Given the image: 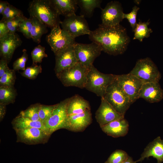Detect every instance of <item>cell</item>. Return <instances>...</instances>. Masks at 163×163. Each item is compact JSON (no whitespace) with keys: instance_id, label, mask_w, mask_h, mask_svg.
<instances>
[{"instance_id":"10","label":"cell","mask_w":163,"mask_h":163,"mask_svg":"<svg viewBox=\"0 0 163 163\" xmlns=\"http://www.w3.org/2000/svg\"><path fill=\"white\" fill-rule=\"evenodd\" d=\"M75 38L68 32L61 29L59 25L51 29L46 37L47 42L54 53L58 51L76 43Z\"/></svg>"},{"instance_id":"16","label":"cell","mask_w":163,"mask_h":163,"mask_svg":"<svg viewBox=\"0 0 163 163\" xmlns=\"http://www.w3.org/2000/svg\"><path fill=\"white\" fill-rule=\"evenodd\" d=\"M22 43L21 39L16 33H9L0 38V55L1 59L5 60L8 63L15 50Z\"/></svg>"},{"instance_id":"36","label":"cell","mask_w":163,"mask_h":163,"mask_svg":"<svg viewBox=\"0 0 163 163\" xmlns=\"http://www.w3.org/2000/svg\"><path fill=\"white\" fill-rule=\"evenodd\" d=\"M139 9V7L135 5L133 8L130 13L127 14L124 13L123 14V19H126L128 20L133 32L137 24L136 16Z\"/></svg>"},{"instance_id":"40","label":"cell","mask_w":163,"mask_h":163,"mask_svg":"<svg viewBox=\"0 0 163 163\" xmlns=\"http://www.w3.org/2000/svg\"><path fill=\"white\" fill-rule=\"evenodd\" d=\"M9 33L5 21H0V38L5 36Z\"/></svg>"},{"instance_id":"42","label":"cell","mask_w":163,"mask_h":163,"mask_svg":"<svg viewBox=\"0 0 163 163\" xmlns=\"http://www.w3.org/2000/svg\"><path fill=\"white\" fill-rule=\"evenodd\" d=\"M9 3L7 1H0V14H2Z\"/></svg>"},{"instance_id":"1","label":"cell","mask_w":163,"mask_h":163,"mask_svg":"<svg viewBox=\"0 0 163 163\" xmlns=\"http://www.w3.org/2000/svg\"><path fill=\"white\" fill-rule=\"evenodd\" d=\"M88 37L92 42L100 45L102 51L113 56L123 54L130 41L126 28L120 24L108 26L100 24L91 31Z\"/></svg>"},{"instance_id":"26","label":"cell","mask_w":163,"mask_h":163,"mask_svg":"<svg viewBox=\"0 0 163 163\" xmlns=\"http://www.w3.org/2000/svg\"><path fill=\"white\" fill-rule=\"evenodd\" d=\"M17 95L14 86H0V104L7 105L14 103Z\"/></svg>"},{"instance_id":"44","label":"cell","mask_w":163,"mask_h":163,"mask_svg":"<svg viewBox=\"0 0 163 163\" xmlns=\"http://www.w3.org/2000/svg\"><path fill=\"white\" fill-rule=\"evenodd\" d=\"M141 1L139 0H135L134 1V2L135 3H136L137 4H139L140 3V2H141Z\"/></svg>"},{"instance_id":"30","label":"cell","mask_w":163,"mask_h":163,"mask_svg":"<svg viewBox=\"0 0 163 163\" xmlns=\"http://www.w3.org/2000/svg\"><path fill=\"white\" fill-rule=\"evenodd\" d=\"M129 156L127 153L122 150H117L110 156L105 163H122Z\"/></svg>"},{"instance_id":"39","label":"cell","mask_w":163,"mask_h":163,"mask_svg":"<svg viewBox=\"0 0 163 163\" xmlns=\"http://www.w3.org/2000/svg\"><path fill=\"white\" fill-rule=\"evenodd\" d=\"M8 63L6 60L1 59L0 60V78H1L9 69L8 64Z\"/></svg>"},{"instance_id":"43","label":"cell","mask_w":163,"mask_h":163,"mask_svg":"<svg viewBox=\"0 0 163 163\" xmlns=\"http://www.w3.org/2000/svg\"><path fill=\"white\" fill-rule=\"evenodd\" d=\"M122 163H136L135 161H134L132 158L129 156L128 158Z\"/></svg>"},{"instance_id":"19","label":"cell","mask_w":163,"mask_h":163,"mask_svg":"<svg viewBox=\"0 0 163 163\" xmlns=\"http://www.w3.org/2000/svg\"><path fill=\"white\" fill-rule=\"evenodd\" d=\"M151 156L157 160V163L163 162V140L161 139L159 136L147 145L141 157L135 162L136 163L141 161L145 158H148Z\"/></svg>"},{"instance_id":"21","label":"cell","mask_w":163,"mask_h":163,"mask_svg":"<svg viewBox=\"0 0 163 163\" xmlns=\"http://www.w3.org/2000/svg\"><path fill=\"white\" fill-rule=\"evenodd\" d=\"M90 110L89 102L81 96L76 94L69 98L67 108L68 115L82 113Z\"/></svg>"},{"instance_id":"27","label":"cell","mask_w":163,"mask_h":163,"mask_svg":"<svg viewBox=\"0 0 163 163\" xmlns=\"http://www.w3.org/2000/svg\"><path fill=\"white\" fill-rule=\"evenodd\" d=\"M150 23L149 19L146 22H144L139 20L138 23H137L133 31L134 36L133 39L137 40L142 42L144 38L149 37L150 34L152 32V30L148 27Z\"/></svg>"},{"instance_id":"3","label":"cell","mask_w":163,"mask_h":163,"mask_svg":"<svg viewBox=\"0 0 163 163\" xmlns=\"http://www.w3.org/2000/svg\"><path fill=\"white\" fill-rule=\"evenodd\" d=\"M116 75L102 73L93 65L89 69L85 88L97 96L103 97L108 87L115 80Z\"/></svg>"},{"instance_id":"15","label":"cell","mask_w":163,"mask_h":163,"mask_svg":"<svg viewBox=\"0 0 163 163\" xmlns=\"http://www.w3.org/2000/svg\"><path fill=\"white\" fill-rule=\"evenodd\" d=\"M95 119L100 127L115 120L124 118L104 99L101 97V104L95 113Z\"/></svg>"},{"instance_id":"32","label":"cell","mask_w":163,"mask_h":163,"mask_svg":"<svg viewBox=\"0 0 163 163\" xmlns=\"http://www.w3.org/2000/svg\"><path fill=\"white\" fill-rule=\"evenodd\" d=\"M32 27V22L31 18L26 17L20 23L18 31L21 33L26 38L30 39Z\"/></svg>"},{"instance_id":"13","label":"cell","mask_w":163,"mask_h":163,"mask_svg":"<svg viewBox=\"0 0 163 163\" xmlns=\"http://www.w3.org/2000/svg\"><path fill=\"white\" fill-rule=\"evenodd\" d=\"M124 13L121 3L117 1H111L107 3L104 9H101V24L108 26L120 24L123 19Z\"/></svg>"},{"instance_id":"14","label":"cell","mask_w":163,"mask_h":163,"mask_svg":"<svg viewBox=\"0 0 163 163\" xmlns=\"http://www.w3.org/2000/svg\"><path fill=\"white\" fill-rule=\"evenodd\" d=\"M54 54L55 65L54 70L56 75L73 66L78 62L73 45L61 49Z\"/></svg>"},{"instance_id":"31","label":"cell","mask_w":163,"mask_h":163,"mask_svg":"<svg viewBox=\"0 0 163 163\" xmlns=\"http://www.w3.org/2000/svg\"><path fill=\"white\" fill-rule=\"evenodd\" d=\"M57 105L58 104L50 105L41 104L39 112V115L40 120L44 124L51 117L54 110Z\"/></svg>"},{"instance_id":"6","label":"cell","mask_w":163,"mask_h":163,"mask_svg":"<svg viewBox=\"0 0 163 163\" xmlns=\"http://www.w3.org/2000/svg\"><path fill=\"white\" fill-rule=\"evenodd\" d=\"M135 76L144 83L159 82L161 75L156 66L149 57L140 59L129 73Z\"/></svg>"},{"instance_id":"9","label":"cell","mask_w":163,"mask_h":163,"mask_svg":"<svg viewBox=\"0 0 163 163\" xmlns=\"http://www.w3.org/2000/svg\"><path fill=\"white\" fill-rule=\"evenodd\" d=\"M60 24L62 29L68 32L75 38L85 34L89 35L91 31L85 17L75 14L65 17Z\"/></svg>"},{"instance_id":"24","label":"cell","mask_w":163,"mask_h":163,"mask_svg":"<svg viewBox=\"0 0 163 163\" xmlns=\"http://www.w3.org/2000/svg\"><path fill=\"white\" fill-rule=\"evenodd\" d=\"M102 1L101 0H77V5L81 10V15L85 17H91L96 8H101Z\"/></svg>"},{"instance_id":"20","label":"cell","mask_w":163,"mask_h":163,"mask_svg":"<svg viewBox=\"0 0 163 163\" xmlns=\"http://www.w3.org/2000/svg\"><path fill=\"white\" fill-rule=\"evenodd\" d=\"M129 127L128 121L123 118L112 122L101 128L107 135L117 138L126 136L128 132Z\"/></svg>"},{"instance_id":"38","label":"cell","mask_w":163,"mask_h":163,"mask_svg":"<svg viewBox=\"0 0 163 163\" xmlns=\"http://www.w3.org/2000/svg\"><path fill=\"white\" fill-rule=\"evenodd\" d=\"M26 17L23 15L18 16L11 20L5 21L9 32L10 33H15L18 31L19 24L21 21Z\"/></svg>"},{"instance_id":"8","label":"cell","mask_w":163,"mask_h":163,"mask_svg":"<svg viewBox=\"0 0 163 163\" xmlns=\"http://www.w3.org/2000/svg\"><path fill=\"white\" fill-rule=\"evenodd\" d=\"M69 98H66L58 104L50 118L44 123L48 133L50 135L54 132L61 129H65L68 115L67 106Z\"/></svg>"},{"instance_id":"41","label":"cell","mask_w":163,"mask_h":163,"mask_svg":"<svg viewBox=\"0 0 163 163\" xmlns=\"http://www.w3.org/2000/svg\"><path fill=\"white\" fill-rule=\"evenodd\" d=\"M6 105L0 104V120L2 121L4 118L6 113Z\"/></svg>"},{"instance_id":"12","label":"cell","mask_w":163,"mask_h":163,"mask_svg":"<svg viewBox=\"0 0 163 163\" xmlns=\"http://www.w3.org/2000/svg\"><path fill=\"white\" fill-rule=\"evenodd\" d=\"M17 142L28 145L45 143L50 135L46 131L38 128H30L15 130Z\"/></svg>"},{"instance_id":"11","label":"cell","mask_w":163,"mask_h":163,"mask_svg":"<svg viewBox=\"0 0 163 163\" xmlns=\"http://www.w3.org/2000/svg\"><path fill=\"white\" fill-rule=\"evenodd\" d=\"M116 79L121 88L130 99L133 104L139 98V94L144 84L135 76L129 73L116 75Z\"/></svg>"},{"instance_id":"17","label":"cell","mask_w":163,"mask_h":163,"mask_svg":"<svg viewBox=\"0 0 163 163\" xmlns=\"http://www.w3.org/2000/svg\"><path fill=\"white\" fill-rule=\"evenodd\" d=\"M92 121L91 110L80 114L68 115L65 129L73 132H82Z\"/></svg>"},{"instance_id":"7","label":"cell","mask_w":163,"mask_h":163,"mask_svg":"<svg viewBox=\"0 0 163 163\" xmlns=\"http://www.w3.org/2000/svg\"><path fill=\"white\" fill-rule=\"evenodd\" d=\"M74 47L78 62L88 69L102 51L100 45L93 42L87 44L76 42Z\"/></svg>"},{"instance_id":"18","label":"cell","mask_w":163,"mask_h":163,"mask_svg":"<svg viewBox=\"0 0 163 163\" xmlns=\"http://www.w3.org/2000/svg\"><path fill=\"white\" fill-rule=\"evenodd\" d=\"M139 98L150 103L158 102L163 98V90L159 82L144 83L140 91Z\"/></svg>"},{"instance_id":"35","label":"cell","mask_w":163,"mask_h":163,"mask_svg":"<svg viewBox=\"0 0 163 163\" xmlns=\"http://www.w3.org/2000/svg\"><path fill=\"white\" fill-rule=\"evenodd\" d=\"M2 15V18L1 20L6 21L13 19L18 16L23 14L20 10L9 4Z\"/></svg>"},{"instance_id":"33","label":"cell","mask_w":163,"mask_h":163,"mask_svg":"<svg viewBox=\"0 0 163 163\" xmlns=\"http://www.w3.org/2000/svg\"><path fill=\"white\" fill-rule=\"evenodd\" d=\"M45 51V48L40 45H38L34 47L31 53L33 64L40 63L44 58L47 57V55Z\"/></svg>"},{"instance_id":"2","label":"cell","mask_w":163,"mask_h":163,"mask_svg":"<svg viewBox=\"0 0 163 163\" xmlns=\"http://www.w3.org/2000/svg\"><path fill=\"white\" fill-rule=\"evenodd\" d=\"M30 16L37 18L51 29L59 25V15L52 5L50 0H34L29 5Z\"/></svg>"},{"instance_id":"4","label":"cell","mask_w":163,"mask_h":163,"mask_svg":"<svg viewBox=\"0 0 163 163\" xmlns=\"http://www.w3.org/2000/svg\"><path fill=\"white\" fill-rule=\"evenodd\" d=\"M89 69L79 62L62 71L56 76L64 86L84 88L87 80Z\"/></svg>"},{"instance_id":"5","label":"cell","mask_w":163,"mask_h":163,"mask_svg":"<svg viewBox=\"0 0 163 163\" xmlns=\"http://www.w3.org/2000/svg\"><path fill=\"white\" fill-rule=\"evenodd\" d=\"M103 97L117 112L124 116L132 104L129 97L119 85L116 77L108 87Z\"/></svg>"},{"instance_id":"37","label":"cell","mask_w":163,"mask_h":163,"mask_svg":"<svg viewBox=\"0 0 163 163\" xmlns=\"http://www.w3.org/2000/svg\"><path fill=\"white\" fill-rule=\"evenodd\" d=\"M28 56L26 50L24 49L22 56L13 63V69L15 71L19 70H24L25 69L26 63L28 59Z\"/></svg>"},{"instance_id":"34","label":"cell","mask_w":163,"mask_h":163,"mask_svg":"<svg viewBox=\"0 0 163 163\" xmlns=\"http://www.w3.org/2000/svg\"><path fill=\"white\" fill-rule=\"evenodd\" d=\"M42 71L41 65L33 64L32 66L25 68L21 73V75L29 79H34Z\"/></svg>"},{"instance_id":"22","label":"cell","mask_w":163,"mask_h":163,"mask_svg":"<svg viewBox=\"0 0 163 163\" xmlns=\"http://www.w3.org/2000/svg\"><path fill=\"white\" fill-rule=\"evenodd\" d=\"M59 15L66 17L75 14L78 9L77 0H50Z\"/></svg>"},{"instance_id":"29","label":"cell","mask_w":163,"mask_h":163,"mask_svg":"<svg viewBox=\"0 0 163 163\" xmlns=\"http://www.w3.org/2000/svg\"><path fill=\"white\" fill-rule=\"evenodd\" d=\"M15 71L10 68L0 78V86H14L16 79Z\"/></svg>"},{"instance_id":"23","label":"cell","mask_w":163,"mask_h":163,"mask_svg":"<svg viewBox=\"0 0 163 163\" xmlns=\"http://www.w3.org/2000/svg\"><path fill=\"white\" fill-rule=\"evenodd\" d=\"M11 124L13 128L15 130L30 128H36L42 129L48 133L44 124L41 121H33L19 115L13 119Z\"/></svg>"},{"instance_id":"28","label":"cell","mask_w":163,"mask_h":163,"mask_svg":"<svg viewBox=\"0 0 163 163\" xmlns=\"http://www.w3.org/2000/svg\"><path fill=\"white\" fill-rule=\"evenodd\" d=\"M41 104L36 103L30 105L26 110L21 111L19 115L34 121H40L39 112Z\"/></svg>"},{"instance_id":"25","label":"cell","mask_w":163,"mask_h":163,"mask_svg":"<svg viewBox=\"0 0 163 163\" xmlns=\"http://www.w3.org/2000/svg\"><path fill=\"white\" fill-rule=\"evenodd\" d=\"M30 17L32 22L31 38L34 42L39 43L41 42L42 35L47 32V27L36 18L31 16Z\"/></svg>"}]
</instances>
